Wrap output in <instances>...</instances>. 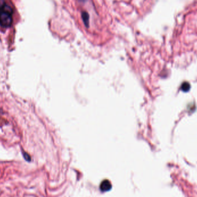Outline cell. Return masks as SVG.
Instances as JSON below:
<instances>
[{"label":"cell","mask_w":197,"mask_h":197,"mask_svg":"<svg viewBox=\"0 0 197 197\" xmlns=\"http://www.w3.org/2000/svg\"><path fill=\"white\" fill-rule=\"evenodd\" d=\"M12 9L4 0H0V26H10L12 21Z\"/></svg>","instance_id":"cell-1"},{"label":"cell","mask_w":197,"mask_h":197,"mask_svg":"<svg viewBox=\"0 0 197 197\" xmlns=\"http://www.w3.org/2000/svg\"><path fill=\"white\" fill-rule=\"evenodd\" d=\"M111 182L108 180L105 179L102 182L100 186V189L102 192H105L110 190L111 189Z\"/></svg>","instance_id":"cell-2"},{"label":"cell","mask_w":197,"mask_h":197,"mask_svg":"<svg viewBox=\"0 0 197 197\" xmlns=\"http://www.w3.org/2000/svg\"><path fill=\"white\" fill-rule=\"evenodd\" d=\"M89 14L87 12H83L82 13V19L85 23L86 27H88V23H89Z\"/></svg>","instance_id":"cell-3"},{"label":"cell","mask_w":197,"mask_h":197,"mask_svg":"<svg viewBox=\"0 0 197 197\" xmlns=\"http://www.w3.org/2000/svg\"><path fill=\"white\" fill-rule=\"evenodd\" d=\"M190 85L189 83H187V82H185L184 83L182 86H181V89L183 91H184V92H187L188 91H189L190 89Z\"/></svg>","instance_id":"cell-4"},{"label":"cell","mask_w":197,"mask_h":197,"mask_svg":"<svg viewBox=\"0 0 197 197\" xmlns=\"http://www.w3.org/2000/svg\"><path fill=\"white\" fill-rule=\"evenodd\" d=\"M23 156H24V158L27 161H30L31 160L30 156L27 153H23Z\"/></svg>","instance_id":"cell-5"},{"label":"cell","mask_w":197,"mask_h":197,"mask_svg":"<svg viewBox=\"0 0 197 197\" xmlns=\"http://www.w3.org/2000/svg\"><path fill=\"white\" fill-rule=\"evenodd\" d=\"M80 1H84V0H80Z\"/></svg>","instance_id":"cell-6"}]
</instances>
